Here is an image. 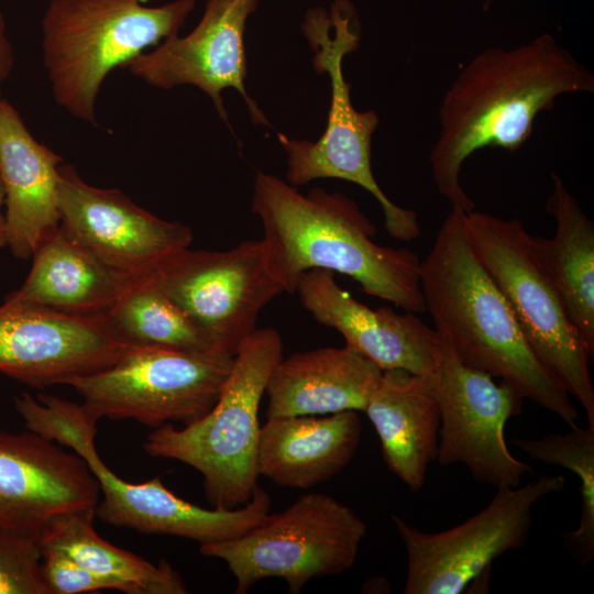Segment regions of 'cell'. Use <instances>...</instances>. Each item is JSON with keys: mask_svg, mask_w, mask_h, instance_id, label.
Wrapping results in <instances>:
<instances>
[{"mask_svg": "<svg viewBox=\"0 0 594 594\" xmlns=\"http://www.w3.org/2000/svg\"><path fill=\"white\" fill-rule=\"evenodd\" d=\"M593 91L591 70L550 34L481 52L459 73L439 108L440 132L429 154L437 190L451 208L473 210L460 174L474 152L518 150L537 116L552 109L559 96Z\"/></svg>", "mask_w": 594, "mask_h": 594, "instance_id": "obj_1", "label": "cell"}, {"mask_svg": "<svg viewBox=\"0 0 594 594\" xmlns=\"http://www.w3.org/2000/svg\"><path fill=\"white\" fill-rule=\"evenodd\" d=\"M251 211L260 219L272 272L293 294L307 271L344 274L361 289L405 311H426L420 260L405 248L376 243V228L345 195L314 188L307 195L275 175L258 172Z\"/></svg>", "mask_w": 594, "mask_h": 594, "instance_id": "obj_2", "label": "cell"}, {"mask_svg": "<svg viewBox=\"0 0 594 594\" xmlns=\"http://www.w3.org/2000/svg\"><path fill=\"white\" fill-rule=\"evenodd\" d=\"M463 212L451 208L420 262L419 280L435 330L464 365L499 377L570 428L578 408L526 342L505 298L475 254Z\"/></svg>", "mask_w": 594, "mask_h": 594, "instance_id": "obj_3", "label": "cell"}, {"mask_svg": "<svg viewBox=\"0 0 594 594\" xmlns=\"http://www.w3.org/2000/svg\"><path fill=\"white\" fill-rule=\"evenodd\" d=\"M282 358L280 333L272 327L256 328L234 354L213 407L182 429L172 424L157 427L143 443L145 452L196 469L213 507L233 509L246 504L260 476L258 408L270 375Z\"/></svg>", "mask_w": 594, "mask_h": 594, "instance_id": "obj_4", "label": "cell"}, {"mask_svg": "<svg viewBox=\"0 0 594 594\" xmlns=\"http://www.w3.org/2000/svg\"><path fill=\"white\" fill-rule=\"evenodd\" d=\"M147 0H51L42 19L43 61L54 99L97 124L100 86L116 67L178 35L195 0L150 7Z\"/></svg>", "mask_w": 594, "mask_h": 594, "instance_id": "obj_5", "label": "cell"}, {"mask_svg": "<svg viewBox=\"0 0 594 594\" xmlns=\"http://www.w3.org/2000/svg\"><path fill=\"white\" fill-rule=\"evenodd\" d=\"M14 406L28 430L72 448L87 462L103 495L96 515L107 524L207 543L237 538L270 513L271 498L262 488L241 507L207 509L176 496L158 476L139 484L123 481L97 453V421L82 405L50 394L35 399L22 393Z\"/></svg>", "mask_w": 594, "mask_h": 594, "instance_id": "obj_6", "label": "cell"}, {"mask_svg": "<svg viewBox=\"0 0 594 594\" xmlns=\"http://www.w3.org/2000/svg\"><path fill=\"white\" fill-rule=\"evenodd\" d=\"M301 31L314 52L317 74L330 78L331 99L327 127L316 141L290 139L277 133L286 153V182L298 187L319 178H337L356 184L371 193L384 213V227L400 241L419 237L414 210L395 205L378 186L371 164L372 136L380 123L373 110L358 111L351 101V85L342 69L344 56L360 44L355 11L348 0H336L326 11H307Z\"/></svg>", "mask_w": 594, "mask_h": 594, "instance_id": "obj_7", "label": "cell"}, {"mask_svg": "<svg viewBox=\"0 0 594 594\" xmlns=\"http://www.w3.org/2000/svg\"><path fill=\"white\" fill-rule=\"evenodd\" d=\"M464 227L481 263L505 298L529 348L594 429L593 359L571 322L541 264L534 235L521 221L485 212H463Z\"/></svg>", "mask_w": 594, "mask_h": 594, "instance_id": "obj_8", "label": "cell"}, {"mask_svg": "<svg viewBox=\"0 0 594 594\" xmlns=\"http://www.w3.org/2000/svg\"><path fill=\"white\" fill-rule=\"evenodd\" d=\"M365 535L366 525L352 508L309 493L237 538L200 543L199 552L226 562L237 594L270 578L284 580L297 594L314 578L350 570Z\"/></svg>", "mask_w": 594, "mask_h": 594, "instance_id": "obj_9", "label": "cell"}, {"mask_svg": "<svg viewBox=\"0 0 594 594\" xmlns=\"http://www.w3.org/2000/svg\"><path fill=\"white\" fill-rule=\"evenodd\" d=\"M234 355L222 351L185 353L129 344L110 366L70 378L81 404L96 421L132 418L160 427L169 421L189 425L218 400Z\"/></svg>", "mask_w": 594, "mask_h": 594, "instance_id": "obj_10", "label": "cell"}, {"mask_svg": "<svg viewBox=\"0 0 594 594\" xmlns=\"http://www.w3.org/2000/svg\"><path fill=\"white\" fill-rule=\"evenodd\" d=\"M565 479L547 474L516 487H499L481 512L440 531L425 532L398 515L392 521L407 553L405 594H460L504 553L528 541L532 509L564 488Z\"/></svg>", "mask_w": 594, "mask_h": 594, "instance_id": "obj_11", "label": "cell"}, {"mask_svg": "<svg viewBox=\"0 0 594 594\" xmlns=\"http://www.w3.org/2000/svg\"><path fill=\"white\" fill-rule=\"evenodd\" d=\"M154 272L168 297L231 355L256 329L262 309L284 293L262 239L224 251L187 248Z\"/></svg>", "mask_w": 594, "mask_h": 594, "instance_id": "obj_12", "label": "cell"}, {"mask_svg": "<svg viewBox=\"0 0 594 594\" xmlns=\"http://www.w3.org/2000/svg\"><path fill=\"white\" fill-rule=\"evenodd\" d=\"M431 378L440 413L438 463L463 464L474 480L495 488L522 484L534 469L510 452L505 426L521 413L524 398L461 363L441 337Z\"/></svg>", "mask_w": 594, "mask_h": 594, "instance_id": "obj_13", "label": "cell"}, {"mask_svg": "<svg viewBox=\"0 0 594 594\" xmlns=\"http://www.w3.org/2000/svg\"><path fill=\"white\" fill-rule=\"evenodd\" d=\"M128 345L107 314L68 315L9 298L0 306V372L34 388L103 370Z\"/></svg>", "mask_w": 594, "mask_h": 594, "instance_id": "obj_14", "label": "cell"}, {"mask_svg": "<svg viewBox=\"0 0 594 594\" xmlns=\"http://www.w3.org/2000/svg\"><path fill=\"white\" fill-rule=\"evenodd\" d=\"M61 227L111 268L138 275L190 246L193 230L161 219L119 189L82 180L70 165H59L57 179Z\"/></svg>", "mask_w": 594, "mask_h": 594, "instance_id": "obj_15", "label": "cell"}, {"mask_svg": "<svg viewBox=\"0 0 594 594\" xmlns=\"http://www.w3.org/2000/svg\"><path fill=\"white\" fill-rule=\"evenodd\" d=\"M258 3L260 0H208L200 21L190 33L165 40L125 67L133 76L161 89L179 85L199 88L211 98L232 133L221 92L233 88L244 99L252 122L271 127L244 85L248 76L244 33L248 19Z\"/></svg>", "mask_w": 594, "mask_h": 594, "instance_id": "obj_16", "label": "cell"}, {"mask_svg": "<svg viewBox=\"0 0 594 594\" xmlns=\"http://www.w3.org/2000/svg\"><path fill=\"white\" fill-rule=\"evenodd\" d=\"M99 483L87 462L31 430H0V527L38 542L61 519L96 512Z\"/></svg>", "mask_w": 594, "mask_h": 594, "instance_id": "obj_17", "label": "cell"}, {"mask_svg": "<svg viewBox=\"0 0 594 594\" xmlns=\"http://www.w3.org/2000/svg\"><path fill=\"white\" fill-rule=\"evenodd\" d=\"M295 293L316 321L336 329L345 346L382 371L433 374L440 337L415 312L397 314L389 307L371 309L342 289L333 272L319 268L301 274Z\"/></svg>", "mask_w": 594, "mask_h": 594, "instance_id": "obj_18", "label": "cell"}, {"mask_svg": "<svg viewBox=\"0 0 594 594\" xmlns=\"http://www.w3.org/2000/svg\"><path fill=\"white\" fill-rule=\"evenodd\" d=\"M62 157L37 142L16 109L0 100V178L4 188L8 246L32 257L61 226L57 179Z\"/></svg>", "mask_w": 594, "mask_h": 594, "instance_id": "obj_19", "label": "cell"}, {"mask_svg": "<svg viewBox=\"0 0 594 594\" xmlns=\"http://www.w3.org/2000/svg\"><path fill=\"white\" fill-rule=\"evenodd\" d=\"M382 373L345 345L282 358L266 385V417L364 411Z\"/></svg>", "mask_w": 594, "mask_h": 594, "instance_id": "obj_20", "label": "cell"}, {"mask_svg": "<svg viewBox=\"0 0 594 594\" xmlns=\"http://www.w3.org/2000/svg\"><path fill=\"white\" fill-rule=\"evenodd\" d=\"M361 433V420L353 410L321 417H270L261 427L260 476L302 490L327 482L352 460Z\"/></svg>", "mask_w": 594, "mask_h": 594, "instance_id": "obj_21", "label": "cell"}, {"mask_svg": "<svg viewBox=\"0 0 594 594\" xmlns=\"http://www.w3.org/2000/svg\"><path fill=\"white\" fill-rule=\"evenodd\" d=\"M364 413L389 471L417 493L437 459L440 413L431 376L383 371Z\"/></svg>", "mask_w": 594, "mask_h": 594, "instance_id": "obj_22", "label": "cell"}, {"mask_svg": "<svg viewBox=\"0 0 594 594\" xmlns=\"http://www.w3.org/2000/svg\"><path fill=\"white\" fill-rule=\"evenodd\" d=\"M32 258L25 280L6 298L68 315L108 314L131 277L105 264L61 226Z\"/></svg>", "mask_w": 594, "mask_h": 594, "instance_id": "obj_23", "label": "cell"}, {"mask_svg": "<svg viewBox=\"0 0 594 594\" xmlns=\"http://www.w3.org/2000/svg\"><path fill=\"white\" fill-rule=\"evenodd\" d=\"M551 180L546 211L556 220V233L551 239L534 235V246L571 322L594 356V223L557 174H551Z\"/></svg>", "mask_w": 594, "mask_h": 594, "instance_id": "obj_24", "label": "cell"}, {"mask_svg": "<svg viewBox=\"0 0 594 594\" xmlns=\"http://www.w3.org/2000/svg\"><path fill=\"white\" fill-rule=\"evenodd\" d=\"M95 515L84 512L61 519L41 537L40 548L62 552L92 572L118 580L128 594L188 593L166 560L153 564L99 537L92 525Z\"/></svg>", "mask_w": 594, "mask_h": 594, "instance_id": "obj_25", "label": "cell"}, {"mask_svg": "<svg viewBox=\"0 0 594 594\" xmlns=\"http://www.w3.org/2000/svg\"><path fill=\"white\" fill-rule=\"evenodd\" d=\"M107 316L129 344L185 353L221 351L168 297L154 270L131 276Z\"/></svg>", "mask_w": 594, "mask_h": 594, "instance_id": "obj_26", "label": "cell"}, {"mask_svg": "<svg viewBox=\"0 0 594 594\" xmlns=\"http://www.w3.org/2000/svg\"><path fill=\"white\" fill-rule=\"evenodd\" d=\"M513 442L530 459L564 468L579 477V525L565 531L563 540L582 566L591 563L594 558V429L576 425L565 433H548L539 439L515 438Z\"/></svg>", "mask_w": 594, "mask_h": 594, "instance_id": "obj_27", "label": "cell"}, {"mask_svg": "<svg viewBox=\"0 0 594 594\" xmlns=\"http://www.w3.org/2000/svg\"><path fill=\"white\" fill-rule=\"evenodd\" d=\"M0 594H52L38 542L1 527Z\"/></svg>", "mask_w": 594, "mask_h": 594, "instance_id": "obj_28", "label": "cell"}, {"mask_svg": "<svg viewBox=\"0 0 594 594\" xmlns=\"http://www.w3.org/2000/svg\"><path fill=\"white\" fill-rule=\"evenodd\" d=\"M41 551L43 573L52 594H78L111 588L125 593L124 585L113 578L92 572L62 552L48 549Z\"/></svg>", "mask_w": 594, "mask_h": 594, "instance_id": "obj_29", "label": "cell"}, {"mask_svg": "<svg viewBox=\"0 0 594 594\" xmlns=\"http://www.w3.org/2000/svg\"><path fill=\"white\" fill-rule=\"evenodd\" d=\"M13 48L7 34L4 14L0 9V100L1 86L13 67Z\"/></svg>", "mask_w": 594, "mask_h": 594, "instance_id": "obj_30", "label": "cell"}, {"mask_svg": "<svg viewBox=\"0 0 594 594\" xmlns=\"http://www.w3.org/2000/svg\"><path fill=\"white\" fill-rule=\"evenodd\" d=\"M4 204V188L0 178V249L8 246V227L6 215L1 212V207Z\"/></svg>", "mask_w": 594, "mask_h": 594, "instance_id": "obj_31", "label": "cell"}, {"mask_svg": "<svg viewBox=\"0 0 594 594\" xmlns=\"http://www.w3.org/2000/svg\"><path fill=\"white\" fill-rule=\"evenodd\" d=\"M493 0H485L484 2V9H487V7L490 6V3L492 2Z\"/></svg>", "mask_w": 594, "mask_h": 594, "instance_id": "obj_32", "label": "cell"}]
</instances>
